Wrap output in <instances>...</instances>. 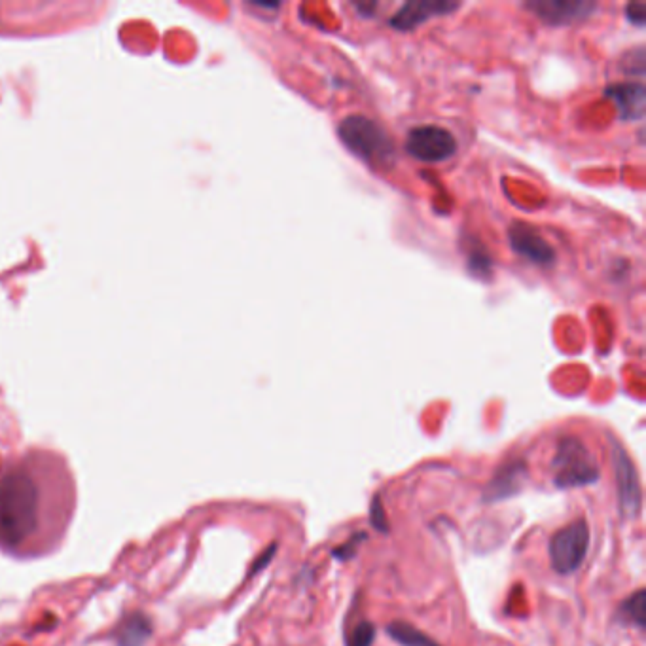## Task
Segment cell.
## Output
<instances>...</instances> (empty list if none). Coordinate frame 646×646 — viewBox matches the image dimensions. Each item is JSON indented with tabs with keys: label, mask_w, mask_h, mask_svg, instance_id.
I'll return each instance as SVG.
<instances>
[{
	"label": "cell",
	"mask_w": 646,
	"mask_h": 646,
	"mask_svg": "<svg viewBox=\"0 0 646 646\" xmlns=\"http://www.w3.org/2000/svg\"><path fill=\"white\" fill-rule=\"evenodd\" d=\"M341 143L360 160L376 165H387L395 160V144L389 133L374 120L353 114L343 118L338 126Z\"/></svg>",
	"instance_id": "cell-2"
},
{
	"label": "cell",
	"mask_w": 646,
	"mask_h": 646,
	"mask_svg": "<svg viewBox=\"0 0 646 646\" xmlns=\"http://www.w3.org/2000/svg\"><path fill=\"white\" fill-rule=\"evenodd\" d=\"M387 633L402 646H440L421 629L413 628L408 622H393L387 626Z\"/></svg>",
	"instance_id": "cell-14"
},
{
	"label": "cell",
	"mask_w": 646,
	"mask_h": 646,
	"mask_svg": "<svg viewBox=\"0 0 646 646\" xmlns=\"http://www.w3.org/2000/svg\"><path fill=\"white\" fill-rule=\"evenodd\" d=\"M461 4L448 2V0H415L400 6V10L391 18V27L398 31H412L415 27L427 23L429 19L438 16H448L455 12Z\"/></svg>",
	"instance_id": "cell-9"
},
{
	"label": "cell",
	"mask_w": 646,
	"mask_h": 646,
	"mask_svg": "<svg viewBox=\"0 0 646 646\" xmlns=\"http://www.w3.org/2000/svg\"><path fill=\"white\" fill-rule=\"evenodd\" d=\"M152 637V622L141 612L129 614L122 626L116 629V645L144 646Z\"/></svg>",
	"instance_id": "cell-12"
},
{
	"label": "cell",
	"mask_w": 646,
	"mask_h": 646,
	"mask_svg": "<svg viewBox=\"0 0 646 646\" xmlns=\"http://www.w3.org/2000/svg\"><path fill=\"white\" fill-rule=\"evenodd\" d=\"M457 148V139L446 127L417 126L406 137V152L417 162H446L455 156Z\"/></svg>",
	"instance_id": "cell-5"
},
{
	"label": "cell",
	"mask_w": 646,
	"mask_h": 646,
	"mask_svg": "<svg viewBox=\"0 0 646 646\" xmlns=\"http://www.w3.org/2000/svg\"><path fill=\"white\" fill-rule=\"evenodd\" d=\"M612 467L618 489V506L624 518L635 520L643 508V491L637 468L631 457L614 438H611Z\"/></svg>",
	"instance_id": "cell-6"
},
{
	"label": "cell",
	"mask_w": 646,
	"mask_h": 646,
	"mask_svg": "<svg viewBox=\"0 0 646 646\" xmlns=\"http://www.w3.org/2000/svg\"><path fill=\"white\" fill-rule=\"evenodd\" d=\"M527 480V465L523 461H508L485 485V503H499L518 495Z\"/></svg>",
	"instance_id": "cell-10"
},
{
	"label": "cell",
	"mask_w": 646,
	"mask_h": 646,
	"mask_svg": "<svg viewBox=\"0 0 646 646\" xmlns=\"http://www.w3.org/2000/svg\"><path fill=\"white\" fill-rule=\"evenodd\" d=\"M626 14L631 23L635 25H645L646 21V6L643 2H633L626 8Z\"/></svg>",
	"instance_id": "cell-18"
},
{
	"label": "cell",
	"mask_w": 646,
	"mask_h": 646,
	"mask_svg": "<svg viewBox=\"0 0 646 646\" xmlns=\"http://www.w3.org/2000/svg\"><path fill=\"white\" fill-rule=\"evenodd\" d=\"M273 554H275V546H271L270 550H268V552H264V556L260 557V559H258V561L254 563V567H252L251 573H256V571L264 569V567H266V565L270 563Z\"/></svg>",
	"instance_id": "cell-19"
},
{
	"label": "cell",
	"mask_w": 646,
	"mask_h": 646,
	"mask_svg": "<svg viewBox=\"0 0 646 646\" xmlns=\"http://www.w3.org/2000/svg\"><path fill=\"white\" fill-rule=\"evenodd\" d=\"M364 539H366V533H362L360 537L359 535H355V537L349 540V542H345V544H341L338 548H334V550H332V556L336 557V559H341V561L351 559V557L357 554V546H359L360 542Z\"/></svg>",
	"instance_id": "cell-17"
},
{
	"label": "cell",
	"mask_w": 646,
	"mask_h": 646,
	"mask_svg": "<svg viewBox=\"0 0 646 646\" xmlns=\"http://www.w3.org/2000/svg\"><path fill=\"white\" fill-rule=\"evenodd\" d=\"M607 97L620 110L622 120L643 118L646 107L645 86L641 82H618L607 88Z\"/></svg>",
	"instance_id": "cell-11"
},
{
	"label": "cell",
	"mask_w": 646,
	"mask_h": 646,
	"mask_svg": "<svg viewBox=\"0 0 646 646\" xmlns=\"http://www.w3.org/2000/svg\"><path fill=\"white\" fill-rule=\"evenodd\" d=\"M376 641V626L368 620H362L347 635V646H372Z\"/></svg>",
	"instance_id": "cell-15"
},
{
	"label": "cell",
	"mask_w": 646,
	"mask_h": 646,
	"mask_svg": "<svg viewBox=\"0 0 646 646\" xmlns=\"http://www.w3.org/2000/svg\"><path fill=\"white\" fill-rule=\"evenodd\" d=\"M618 618L626 624L635 628L645 629L646 626V593L645 590H637L633 595L620 605Z\"/></svg>",
	"instance_id": "cell-13"
},
{
	"label": "cell",
	"mask_w": 646,
	"mask_h": 646,
	"mask_svg": "<svg viewBox=\"0 0 646 646\" xmlns=\"http://www.w3.org/2000/svg\"><path fill=\"white\" fill-rule=\"evenodd\" d=\"M370 523L374 525V529H377L379 533H387V531H389V521H387L385 510H383V506H381L379 495H376V497L372 499V504H370Z\"/></svg>",
	"instance_id": "cell-16"
},
{
	"label": "cell",
	"mask_w": 646,
	"mask_h": 646,
	"mask_svg": "<svg viewBox=\"0 0 646 646\" xmlns=\"http://www.w3.org/2000/svg\"><path fill=\"white\" fill-rule=\"evenodd\" d=\"M525 8L540 21L559 27L590 18L593 10H597V4L584 0H531L525 4Z\"/></svg>",
	"instance_id": "cell-8"
},
{
	"label": "cell",
	"mask_w": 646,
	"mask_h": 646,
	"mask_svg": "<svg viewBox=\"0 0 646 646\" xmlns=\"http://www.w3.org/2000/svg\"><path fill=\"white\" fill-rule=\"evenodd\" d=\"M554 484L559 489H575L599 480L601 470L590 448L578 436H563L557 442L552 461Z\"/></svg>",
	"instance_id": "cell-3"
},
{
	"label": "cell",
	"mask_w": 646,
	"mask_h": 646,
	"mask_svg": "<svg viewBox=\"0 0 646 646\" xmlns=\"http://www.w3.org/2000/svg\"><path fill=\"white\" fill-rule=\"evenodd\" d=\"M508 241L514 252L520 254L521 258L529 260L531 264L552 266L556 262V249L531 224L514 222L508 228Z\"/></svg>",
	"instance_id": "cell-7"
},
{
	"label": "cell",
	"mask_w": 646,
	"mask_h": 646,
	"mask_svg": "<svg viewBox=\"0 0 646 646\" xmlns=\"http://www.w3.org/2000/svg\"><path fill=\"white\" fill-rule=\"evenodd\" d=\"M74 506L71 472L54 455L29 453L0 474V550L19 557L52 552Z\"/></svg>",
	"instance_id": "cell-1"
},
{
	"label": "cell",
	"mask_w": 646,
	"mask_h": 646,
	"mask_svg": "<svg viewBox=\"0 0 646 646\" xmlns=\"http://www.w3.org/2000/svg\"><path fill=\"white\" fill-rule=\"evenodd\" d=\"M590 550V525L586 520H578L561 527L554 533L548 546L550 565L557 575H573Z\"/></svg>",
	"instance_id": "cell-4"
}]
</instances>
